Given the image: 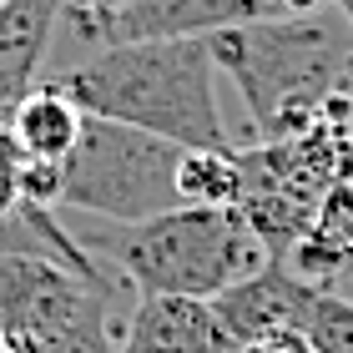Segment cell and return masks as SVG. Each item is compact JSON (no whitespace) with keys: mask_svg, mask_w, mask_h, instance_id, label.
Returning a JSON list of instances; mask_svg holds the SVG:
<instances>
[{"mask_svg":"<svg viewBox=\"0 0 353 353\" xmlns=\"http://www.w3.org/2000/svg\"><path fill=\"white\" fill-rule=\"evenodd\" d=\"M21 202L26 207H61V162H36L26 157L21 162Z\"/></svg>","mask_w":353,"mask_h":353,"instance_id":"cell-13","label":"cell"},{"mask_svg":"<svg viewBox=\"0 0 353 353\" xmlns=\"http://www.w3.org/2000/svg\"><path fill=\"white\" fill-rule=\"evenodd\" d=\"M313 298H318V288H308L288 263L268 258L258 272H248L243 283L222 288L207 308H212V318H217V328H222V339H228V348L237 353L243 343L263 339V333L303 328V318H308Z\"/></svg>","mask_w":353,"mask_h":353,"instance_id":"cell-6","label":"cell"},{"mask_svg":"<svg viewBox=\"0 0 353 353\" xmlns=\"http://www.w3.org/2000/svg\"><path fill=\"white\" fill-rule=\"evenodd\" d=\"M339 10H343V21H348V30H353V0H339Z\"/></svg>","mask_w":353,"mask_h":353,"instance_id":"cell-18","label":"cell"},{"mask_svg":"<svg viewBox=\"0 0 353 353\" xmlns=\"http://www.w3.org/2000/svg\"><path fill=\"white\" fill-rule=\"evenodd\" d=\"M283 263L308 288H318V293H333L343 278H353V176L333 182L323 197L313 202L308 228L288 248Z\"/></svg>","mask_w":353,"mask_h":353,"instance_id":"cell-9","label":"cell"},{"mask_svg":"<svg viewBox=\"0 0 353 353\" xmlns=\"http://www.w3.org/2000/svg\"><path fill=\"white\" fill-rule=\"evenodd\" d=\"M237 353H313V343L303 339V328H278V333H263V339L243 343Z\"/></svg>","mask_w":353,"mask_h":353,"instance_id":"cell-15","label":"cell"},{"mask_svg":"<svg viewBox=\"0 0 353 353\" xmlns=\"http://www.w3.org/2000/svg\"><path fill=\"white\" fill-rule=\"evenodd\" d=\"M71 15V10H66ZM278 15L268 0H126L111 15H71L86 46H126V41H182L212 36L228 26H248Z\"/></svg>","mask_w":353,"mask_h":353,"instance_id":"cell-5","label":"cell"},{"mask_svg":"<svg viewBox=\"0 0 353 353\" xmlns=\"http://www.w3.org/2000/svg\"><path fill=\"white\" fill-rule=\"evenodd\" d=\"M21 147H15V137L0 126V222L15 217V207H21Z\"/></svg>","mask_w":353,"mask_h":353,"instance_id":"cell-14","label":"cell"},{"mask_svg":"<svg viewBox=\"0 0 353 353\" xmlns=\"http://www.w3.org/2000/svg\"><path fill=\"white\" fill-rule=\"evenodd\" d=\"M6 132L15 137L21 157H36V162H66V152L81 137V106L71 96H61L51 81H41L36 91L15 106V117Z\"/></svg>","mask_w":353,"mask_h":353,"instance_id":"cell-10","label":"cell"},{"mask_svg":"<svg viewBox=\"0 0 353 353\" xmlns=\"http://www.w3.org/2000/svg\"><path fill=\"white\" fill-rule=\"evenodd\" d=\"M117 6H126V0H66L71 15H111Z\"/></svg>","mask_w":353,"mask_h":353,"instance_id":"cell-16","label":"cell"},{"mask_svg":"<svg viewBox=\"0 0 353 353\" xmlns=\"http://www.w3.org/2000/svg\"><path fill=\"white\" fill-rule=\"evenodd\" d=\"M176 157L182 147L167 137L81 117V137L61 162V207L121 222V228L162 217L182 207L176 202Z\"/></svg>","mask_w":353,"mask_h":353,"instance_id":"cell-4","label":"cell"},{"mask_svg":"<svg viewBox=\"0 0 353 353\" xmlns=\"http://www.w3.org/2000/svg\"><path fill=\"white\" fill-rule=\"evenodd\" d=\"M212 66L243 91L263 141L298 137L333 96H353V36L323 15H263L207 36Z\"/></svg>","mask_w":353,"mask_h":353,"instance_id":"cell-2","label":"cell"},{"mask_svg":"<svg viewBox=\"0 0 353 353\" xmlns=\"http://www.w3.org/2000/svg\"><path fill=\"white\" fill-rule=\"evenodd\" d=\"M66 21V0H0V126L41 86V66L56 26Z\"/></svg>","mask_w":353,"mask_h":353,"instance_id":"cell-7","label":"cell"},{"mask_svg":"<svg viewBox=\"0 0 353 353\" xmlns=\"http://www.w3.org/2000/svg\"><path fill=\"white\" fill-rule=\"evenodd\" d=\"M0 353H6V343H0Z\"/></svg>","mask_w":353,"mask_h":353,"instance_id":"cell-19","label":"cell"},{"mask_svg":"<svg viewBox=\"0 0 353 353\" xmlns=\"http://www.w3.org/2000/svg\"><path fill=\"white\" fill-rule=\"evenodd\" d=\"M323 0H278V15H318Z\"/></svg>","mask_w":353,"mask_h":353,"instance_id":"cell-17","label":"cell"},{"mask_svg":"<svg viewBox=\"0 0 353 353\" xmlns=\"http://www.w3.org/2000/svg\"><path fill=\"white\" fill-rule=\"evenodd\" d=\"M176 202L182 207L243 202V157H237V147H182V157H176Z\"/></svg>","mask_w":353,"mask_h":353,"instance_id":"cell-11","label":"cell"},{"mask_svg":"<svg viewBox=\"0 0 353 353\" xmlns=\"http://www.w3.org/2000/svg\"><path fill=\"white\" fill-rule=\"evenodd\" d=\"M303 339L313 343V353H353V298L318 293L308 318H303Z\"/></svg>","mask_w":353,"mask_h":353,"instance_id":"cell-12","label":"cell"},{"mask_svg":"<svg viewBox=\"0 0 353 353\" xmlns=\"http://www.w3.org/2000/svg\"><path fill=\"white\" fill-rule=\"evenodd\" d=\"M212 51L207 36L182 41H126L101 46L71 71L56 76V91L81 106V117L121 121L137 132L167 137L176 147H232L222 132Z\"/></svg>","mask_w":353,"mask_h":353,"instance_id":"cell-1","label":"cell"},{"mask_svg":"<svg viewBox=\"0 0 353 353\" xmlns=\"http://www.w3.org/2000/svg\"><path fill=\"white\" fill-rule=\"evenodd\" d=\"M96 248L111 252V263L141 298L172 293L212 303L222 288L243 283L268 263V248L237 207H172L162 217L121 228Z\"/></svg>","mask_w":353,"mask_h":353,"instance_id":"cell-3","label":"cell"},{"mask_svg":"<svg viewBox=\"0 0 353 353\" xmlns=\"http://www.w3.org/2000/svg\"><path fill=\"white\" fill-rule=\"evenodd\" d=\"M117 353H232L202 298L147 293L126 318Z\"/></svg>","mask_w":353,"mask_h":353,"instance_id":"cell-8","label":"cell"}]
</instances>
